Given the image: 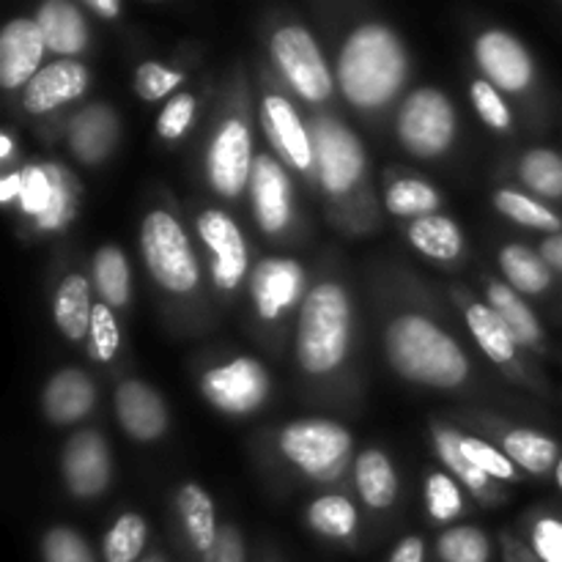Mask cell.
I'll return each mask as SVG.
<instances>
[{
    "mask_svg": "<svg viewBox=\"0 0 562 562\" xmlns=\"http://www.w3.org/2000/svg\"><path fill=\"white\" fill-rule=\"evenodd\" d=\"M115 417L124 434L135 442H157L170 426V412L159 390L140 379H124L113 393Z\"/></svg>",
    "mask_w": 562,
    "mask_h": 562,
    "instance_id": "ffe728a7",
    "label": "cell"
},
{
    "mask_svg": "<svg viewBox=\"0 0 562 562\" xmlns=\"http://www.w3.org/2000/svg\"><path fill=\"white\" fill-rule=\"evenodd\" d=\"M390 368L412 384L456 390L470 379V357L453 335L423 313H401L384 329Z\"/></svg>",
    "mask_w": 562,
    "mask_h": 562,
    "instance_id": "7a4b0ae2",
    "label": "cell"
},
{
    "mask_svg": "<svg viewBox=\"0 0 562 562\" xmlns=\"http://www.w3.org/2000/svg\"><path fill=\"white\" fill-rule=\"evenodd\" d=\"M503 450L514 461L516 470H525L527 475H549L558 470V442L536 428H510L503 437Z\"/></svg>",
    "mask_w": 562,
    "mask_h": 562,
    "instance_id": "4dcf8cb0",
    "label": "cell"
},
{
    "mask_svg": "<svg viewBox=\"0 0 562 562\" xmlns=\"http://www.w3.org/2000/svg\"><path fill=\"white\" fill-rule=\"evenodd\" d=\"M530 543L538 562H562V521L554 516L538 519L532 525Z\"/></svg>",
    "mask_w": 562,
    "mask_h": 562,
    "instance_id": "7dc6e473",
    "label": "cell"
},
{
    "mask_svg": "<svg viewBox=\"0 0 562 562\" xmlns=\"http://www.w3.org/2000/svg\"><path fill=\"white\" fill-rule=\"evenodd\" d=\"M426 508L428 516L439 525H453L464 510L461 483L450 472H431L426 477Z\"/></svg>",
    "mask_w": 562,
    "mask_h": 562,
    "instance_id": "ab89813d",
    "label": "cell"
},
{
    "mask_svg": "<svg viewBox=\"0 0 562 562\" xmlns=\"http://www.w3.org/2000/svg\"><path fill=\"white\" fill-rule=\"evenodd\" d=\"M143 562H162L159 558H148V560H143Z\"/></svg>",
    "mask_w": 562,
    "mask_h": 562,
    "instance_id": "9f6ffc18",
    "label": "cell"
},
{
    "mask_svg": "<svg viewBox=\"0 0 562 562\" xmlns=\"http://www.w3.org/2000/svg\"><path fill=\"white\" fill-rule=\"evenodd\" d=\"M499 272H503L505 283L521 296H536L552 285V269L543 261L541 252L532 247L521 245V241H510L499 250L497 256Z\"/></svg>",
    "mask_w": 562,
    "mask_h": 562,
    "instance_id": "4316f807",
    "label": "cell"
},
{
    "mask_svg": "<svg viewBox=\"0 0 562 562\" xmlns=\"http://www.w3.org/2000/svg\"><path fill=\"white\" fill-rule=\"evenodd\" d=\"M434 450H437L439 461L448 467V472L461 483V486L470 488V492L477 494V497H483V492L488 488V477L483 475L481 470H475V467L467 461V456L461 453L459 431L445 426L434 428Z\"/></svg>",
    "mask_w": 562,
    "mask_h": 562,
    "instance_id": "f35d334b",
    "label": "cell"
},
{
    "mask_svg": "<svg viewBox=\"0 0 562 562\" xmlns=\"http://www.w3.org/2000/svg\"><path fill=\"white\" fill-rule=\"evenodd\" d=\"M195 110H198L195 93L179 91L176 97H170L168 102H165V108L159 110L157 135L168 143L181 140V137L190 132L192 121H195Z\"/></svg>",
    "mask_w": 562,
    "mask_h": 562,
    "instance_id": "bcb514c9",
    "label": "cell"
},
{
    "mask_svg": "<svg viewBox=\"0 0 562 562\" xmlns=\"http://www.w3.org/2000/svg\"><path fill=\"white\" fill-rule=\"evenodd\" d=\"M486 302L494 307L499 318L505 322V327L510 329V335L516 338L519 346H538L543 338V329L538 316L532 313V307L527 305L525 296L519 291L510 289L508 283H499V280H492L486 289Z\"/></svg>",
    "mask_w": 562,
    "mask_h": 562,
    "instance_id": "1f68e13d",
    "label": "cell"
},
{
    "mask_svg": "<svg viewBox=\"0 0 562 562\" xmlns=\"http://www.w3.org/2000/svg\"><path fill=\"white\" fill-rule=\"evenodd\" d=\"M459 448L461 453L467 456L475 470H481L488 481H516L519 470H516L514 461L505 456V450L494 448L492 442L486 439H477L472 434H461L459 431Z\"/></svg>",
    "mask_w": 562,
    "mask_h": 562,
    "instance_id": "60d3db41",
    "label": "cell"
},
{
    "mask_svg": "<svg viewBox=\"0 0 562 562\" xmlns=\"http://www.w3.org/2000/svg\"><path fill=\"white\" fill-rule=\"evenodd\" d=\"M121 346V329L119 318H115L113 307H108L104 302H97L91 318V333H88V355L97 362H110L119 355Z\"/></svg>",
    "mask_w": 562,
    "mask_h": 562,
    "instance_id": "f6af8a7d",
    "label": "cell"
},
{
    "mask_svg": "<svg viewBox=\"0 0 562 562\" xmlns=\"http://www.w3.org/2000/svg\"><path fill=\"white\" fill-rule=\"evenodd\" d=\"M307 274L296 258L269 256L252 267L250 300L261 322H280L307 296Z\"/></svg>",
    "mask_w": 562,
    "mask_h": 562,
    "instance_id": "4fadbf2b",
    "label": "cell"
},
{
    "mask_svg": "<svg viewBox=\"0 0 562 562\" xmlns=\"http://www.w3.org/2000/svg\"><path fill=\"white\" fill-rule=\"evenodd\" d=\"M11 148H14V140H11L9 132H3V137H0V157L11 159Z\"/></svg>",
    "mask_w": 562,
    "mask_h": 562,
    "instance_id": "db71d44e",
    "label": "cell"
},
{
    "mask_svg": "<svg viewBox=\"0 0 562 562\" xmlns=\"http://www.w3.org/2000/svg\"><path fill=\"white\" fill-rule=\"evenodd\" d=\"M307 527L327 541H351L357 536L360 514L346 494H322L305 514Z\"/></svg>",
    "mask_w": 562,
    "mask_h": 562,
    "instance_id": "d6a6232c",
    "label": "cell"
},
{
    "mask_svg": "<svg viewBox=\"0 0 562 562\" xmlns=\"http://www.w3.org/2000/svg\"><path fill=\"white\" fill-rule=\"evenodd\" d=\"M459 130V115L445 91L434 86L406 93L395 115V135L415 159H437L450 151Z\"/></svg>",
    "mask_w": 562,
    "mask_h": 562,
    "instance_id": "8992f818",
    "label": "cell"
},
{
    "mask_svg": "<svg viewBox=\"0 0 562 562\" xmlns=\"http://www.w3.org/2000/svg\"><path fill=\"white\" fill-rule=\"evenodd\" d=\"M176 508H179L187 541H190V547L203 558L220 536L214 499L209 497L206 488L198 486V483H184V486L179 488V497H176Z\"/></svg>",
    "mask_w": 562,
    "mask_h": 562,
    "instance_id": "484cf974",
    "label": "cell"
},
{
    "mask_svg": "<svg viewBox=\"0 0 562 562\" xmlns=\"http://www.w3.org/2000/svg\"><path fill=\"white\" fill-rule=\"evenodd\" d=\"M351 307L349 291L335 280H322L307 291L305 302L296 316V362L311 376H329L338 371L349 357Z\"/></svg>",
    "mask_w": 562,
    "mask_h": 562,
    "instance_id": "3957f363",
    "label": "cell"
},
{
    "mask_svg": "<svg viewBox=\"0 0 562 562\" xmlns=\"http://www.w3.org/2000/svg\"><path fill=\"white\" fill-rule=\"evenodd\" d=\"M269 55L291 91L311 104H322L338 91L335 69H329L318 38L305 25H280L269 38Z\"/></svg>",
    "mask_w": 562,
    "mask_h": 562,
    "instance_id": "52a82bcc",
    "label": "cell"
},
{
    "mask_svg": "<svg viewBox=\"0 0 562 562\" xmlns=\"http://www.w3.org/2000/svg\"><path fill=\"white\" fill-rule=\"evenodd\" d=\"M409 80V49L404 38L384 22L351 27L335 60V82L351 108L373 113L404 91Z\"/></svg>",
    "mask_w": 562,
    "mask_h": 562,
    "instance_id": "6da1fadb",
    "label": "cell"
},
{
    "mask_svg": "<svg viewBox=\"0 0 562 562\" xmlns=\"http://www.w3.org/2000/svg\"><path fill=\"white\" fill-rule=\"evenodd\" d=\"M538 252H541V258L549 263L552 272L562 274V234L547 236V239L541 241V247H538Z\"/></svg>",
    "mask_w": 562,
    "mask_h": 562,
    "instance_id": "f907efd6",
    "label": "cell"
},
{
    "mask_svg": "<svg viewBox=\"0 0 562 562\" xmlns=\"http://www.w3.org/2000/svg\"><path fill=\"white\" fill-rule=\"evenodd\" d=\"M140 256L154 283L168 294H192L201 283V267L190 236L168 209H151L143 217Z\"/></svg>",
    "mask_w": 562,
    "mask_h": 562,
    "instance_id": "277c9868",
    "label": "cell"
},
{
    "mask_svg": "<svg viewBox=\"0 0 562 562\" xmlns=\"http://www.w3.org/2000/svg\"><path fill=\"white\" fill-rule=\"evenodd\" d=\"M437 558L442 562H488L492 541L475 525L448 527L437 541Z\"/></svg>",
    "mask_w": 562,
    "mask_h": 562,
    "instance_id": "74e56055",
    "label": "cell"
},
{
    "mask_svg": "<svg viewBox=\"0 0 562 562\" xmlns=\"http://www.w3.org/2000/svg\"><path fill=\"white\" fill-rule=\"evenodd\" d=\"M93 285L88 283L86 274L69 272L55 289L53 300V318L58 333L66 340H88L91 333V318H93Z\"/></svg>",
    "mask_w": 562,
    "mask_h": 562,
    "instance_id": "cb8c5ba5",
    "label": "cell"
},
{
    "mask_svg": "<svg viewBox=\"0 0 562 562\" xmlns=\"http://www.w3.org/2000/svg\"><path fill=\"white\" fill-rule=\"evenodd\" d=\"M439 203H442V195L434 184L417 179V176H406V179H395L393 184L387 187V195H384V206L393 217L404 220H423L431 217V214H439Z\"/></svg>",
    "mask_w": 562,
    "mask_h": 562,
    "instance_id": "e575fe53",
    "label": "cell"
},
{
    "mask_svg": "<svg viewBox=\"0 0 562 562\" xmlns=\"http://www.w3.org/2000/svg\"><path fill=\"white\" fill-rule=\"evenodd\" d=\"M464 322L475 344L494 366H510L516 360L519 344L488 302H470L464 311Z\"/></svg>",
    "mask_w": 562,
    "mask_h": 562,
    "instance_id": "83f0119b",
    "label": "cell"
},
{
    "mask_svg": "<svg viewBox=\"0 0 562 562\" xmlns=\"http://www.w3.org/2000/svg\"><path fill=\"white\" fill-rule=\"evenodd\" d=\"M272 379L256 357H234L201 376V395L228 417L256 415L269 398Z\"/></svg>",
    "mask_w": 562,
    "mask_h": 562,
    "instance_id": "30bf717a",
    "label": "cell"
},
{
    "mask_svg": "<svg viewBox=\"0 0 562 562\" xmlns=\"http://www.w3.org/2000/svg\"><path fill=\"white\" fill-rule=\"evenodd\" d=\"M409 245L431 261L448 263L464 252V231L448 214H431L409 225Z\"/></svg>",
    "mask_w": 562,
    "mask_h": 562,
    "instance_id": "f546056e",
    "label": "cell"
},
{
    "mask_svg": "<svg viewBox=\"0 0 562 562\" xmlns=\"http://www.w3.org/2000/svg\"><path fill=\"white\" fill-rule=\"evenodd\" d=\"M113 475L110 448L99 431H77L60 450V477L71 497L93 499L104 494Z\"/></svg>",
    "mask_w": 562,
    "mask_h": 562,
    "instance_id": "e0dca14e",
    "label": "cell"
},
{
    "mask_svg": "<svg viewBox=\"0 0 562 562\" xmlns=\"http://www.w3.org/2000/svg\"><path fill=\"white\" fill-rule=\"evenodd\" d=\"M47 49L58 58H80L91 42L88 20L80 5L71 0H47L33 14Z\"/></svg>",
    "mask_w": 562,
    "mask_h": 562,
    "instance_id": "603a6c76",
    "label": "cell"
},
{
    "mask_svg": "<svg viewBox=\"0 0 562 562\" xmlns=\"http://www.w3.org/2000/svg\"><path fill=\"white\" fill-rule=\"evenodd\" d=\"M470 99L472 108H475L477 119L494 132H508L514 126V110L505 102V93L497 91L488 80L477 77L470 86Z\"/></svg>",
    "mask_w": 562,
    "mask_h": 562,
    "instance_id": "7bdbcfd3",
    "label": "cell"
},
{
    "mask_svg": "<svg viewBox=\"0 0 562 562\" xmlns=\"http://www.w3.org/2000/svg\"><path fill=\"white\" fill-rule=\"evenodd\" d=\"M387 562H426V541L420 536H406L390 552Z\"/></svg>",
    "mask_w": 562,
    "mask_h": 562,
    "instance_id": "681fc988",
    "label": "cell"
},
{
    "mask_svg": "<svg viewBox=\"0 0 562 562\" xmlns=\"http://www.w3.org/2000/svg\"><path fill=\"white\" fill-rule=\"evenodd\" d=\"M16 198H20V170L5 173L3 181H0V201L9 206V203H16Z\"/></svg>",
    "mask_w": 562,
    "mask_h": 562,
    "instance_id": "816d5d0a",
    "label": "cell"
},
{
    "mask_svg": "<svg viewBox=\"0 0 562 562\" xmlns=\"http://www.w3.org/2000/svg\"><path fill=\"white\" fill-rule=\"evenodd\" d=\"M86 9L91 14L104 16V20H115L121 14V3L119 0H86Z\"/></svg>",
    "mask_w": 562,
    "mask_h": 562,
    "instance_id": "f5cc1de1",
    "label": "cell"
},
{
    "mask_svg": "<svg viewBox=\"0 0 562 562\" xmlns=\"http://www.w3.org/2000/svg\"><path fill=\"white\" fill-rule=\"evenodd\" d=\"M316 179L329 198H346L366 176V146L355 130L333 115H313L311 121Z\"/></svg>",
    "mask_w": 562,
    "mask_h": 562,
    "instance_id": "ba28073f",
    "label": "cell"
},
{
    "mask_svg": "<svg viewBox=\"0 0 562 562\" xmlns=\"http://www.w3.org/2000/svg\"><path fill=\"white\" fill-rule=\"evenodd\" d=\"M554 477H558V486L562 488V456H560V461H558V470H554Z\"/></svg>",
    "mask_w": 562,
    "mask_h": 562,
    "instance_id": "11a10c76",
    "label": "cell"
},
{
    "mask_svg": "<svg viewBox=\"0 0 562 562\" xmlns=\"http://www.w3.org/2000/svg\"><path fill=\"white\" fill-rule=\"evenodd\" d=\"M494 209L503 214L505 220L516 225H525V228L543 231L547 236L562 234V220L558 212L547 206L543 201L532 198L530 192L514 190V187H503V190L494 192Z\"/></svg>",
    "mask_w": 562,
    "mask_h": 562,
    "instance_id": "836d02e7",
    "label": "cell"
},
{
    "mask_svg": "<svg viewBox=\"0 0 562 562\" xmlns=\"http://www.w3.org/2000/svg\"><path fill=\"white\" fill-rule=\"evenodd\" d=\"M119 132L121 124L115 110L110 104L93 102L82 108L80 113L71 115L66 140H69L71 154L82 165H102L113 154L115 143H119Z\"/></svg>",
    "mask_w": 562,
    "mask_h": 562,
    "instance_id": "44dd1931",
    "label": "cell"
},
{
    "mask_svg": "<svg viewBox=\"0 0 562 562\" xmlns=\"http://www.w3.org/2000/svg\"><path fill=\"white\" fill-rule=\"evenodd\" d=\"M258 121L269 146L296 173H316L311 124H305L300 110L283 93H267L258 104Z\"/></svg>",
    "mask_w": 562,
    "mask_h": 562,
    "instance_id": "9a60e30c",
    "label": "cell"
},
{
    "mask_svg": "<svg viewBox=\"0 0 562 562\" xmlns=\"http://www.w3.org/2000/svg\"><path fill=\"white\" fill-rule=\"evenodd\" d=\"M475 64L483 80L503 93H525L536 80L530 49L503 27H488L475 38Z\"/></svg>",
    "mask_w": 562,
    "mask_h": 562,
    "instance_id": "5bb4252c",
    "label": "cell"
},
{
    "mask_svg": "<svg viewBox=\"0 0 562 562\" xmlns=\"http://www.w3.org/2000/svg\"><path fill=\"white\" fill-rule=\"evenodd\" d=\"M278 450L311 481L335 483L349 467L355 437L349 428L327 417H305L278 434Z\"/></svg>",
    "mask_w": 562,
    "mask_h": 562,
    "instance_id": "5b68a950",
    "label": "cell"
},
{
    "mask_svg": "<svg viewBox=\"0 0 562 562\" xmlns=\"http://www.w3.org/2000/svg\"><path fill=\"white\" fill-rule=\"evenodd\" d=\"M77 181L58 162H33L20 170V198L16 206L42 234H58L75 220Z\"/></svg>",
    "mask_w": 562,
    "mask_h": 562,
    "instance_id": "9c48e42d",
    "label": "cell"
},
{
    "mask_svg": "<svg viewBox=\"0 0 562 562\" xmlns=\"http://www.w3.org/2000/svg\"><path fill=\"white\" fill-rule=\"evenodd\" d=\"M44 562H97L86 538L71 527H49L42 538Z\"/></svg>",
    "mask_w": 562,
    "mask_h": 562,
    "instance_id": "ee69618b",
    "label": "cell"
},
{
    "mask_svg": "<svg viewBox=\"0 0 562 562\" xmlns=\"http://www.w3.org/2000/svg\"><path fill=\"white\" fill-rule=\"evenodd\" d=\"M91 280L99 300L119 311L132 300V272L124 250L115 245H102L91 258Z\"/></svg>",
    "mask_w": 562,
    "mask_h": 562,
    "instance_id": "f1b7e54d",
    "label": "cell"
},
{
    "mask_svg": "<svg viewBox=\"0 0 562 562\" xmlns=\"http://www.w3.org/2000/svg\"><path fill=\"white\" fill-rule=\"evenodd\" d=\"M519 181L538 198H562V154L554 148H530L519 159Z\"/></svg>",
    "mask_w": 562,
    "mask_h": 562,
    "instance_id": "d590c367",
    "label": "cell"
},
{
    "mask_svg": "<svg viewBox=\"0 0 562 562\" xmlns=\"http://www.w3.org/2000/svg\"><path fill=\"white\" fill-rule=\"evenodd\" d=\"M355 486L371 510H387L398 497V472L384 450L368 448L355 459Z\"/></svg>",
    "mask_w": 562,
    "mask_h": 562,
    "instance_id": "d4e9b609",
    "label": "cell"
},
{
    "mask_svg": "<svg viewBox=\"0 0 562 562\" xmlns=\"http://www.w3.org/2000/svg\"><path fill=\"white\" fill-rule=\"evenodd\" d=\"M247 192H250L252 217H256L261 234H283L291 225V217H294V184H291L285 165L274 154H258Z\"/></svg>",
    "mask_w": 562,
    "mask_h": 562,
    "instance_id": "2e32d148",
    "label": "cell"
},
{
    "mask_svg": "<svg viewBox=\"0 0 562 562\" xmlns=\"http://www.w3.org/2000/svg\"><path fill=\"white\" fill-rule=\"evenodd\" d=\"M44 53H49L33 16H16L0 31V86L5 91H25L42 71Z\"/></svg>",
    "mask_w": 562,
    "mask_h": 562,
    "instance_id": "d6986e66",
    "label": "cell"
},
{
    "mask_svg": "<svg viewBox=\"0 0 562 562\" xmlns=\"http://www.w3.org/2000/svg\"><path fill=\"white\" fill-rule=\"evenodd\" d=\"M148 541V525L140 514H121L102 538L104 562H137Z\"/></svg>",
    "mask_w": 562,
    "mask_h": 562,
    "instance_id": "8d00e7d4",
    "label": "cell"
},
{
    "mask_svg": "<svg viewBox=\"0 0 562 562\" xmlns=\"http://www.w3.org/2000/svg\"><path fill=\"white\" fill-rule=\"evenodd\" d=\"M184 80V71L170 69L159 60H146L135 71V93L143 102H159V99L176 97Z\"/></svg>",
    "mask_w": 562,
    "mask_h": 562,
    "instance_id": "b9f144b4",
    "label": "cell"
},
{
    "mask_svg": "<svg viewBox=\"0 0 562 562\" xmlns=\"http://www.w3.org/2000/svg\"><path fill=\"white\" fill-rule=\"evenodd\" d=\"M201 562H247V549L241 532L234 525L220 527L217 541L203 554Z\"/></svg>",
    "mask_w": 562,
    "mask_h": 562,
    "instance_id": "c3c4849f",
    "label": "cell"
},
{
    "mask_svg": "<svg viewBox=\"0 0 562 562\" xmlns=\"http://www.w3.org/2000/svg\"><path fill=\"white\" fill-rule=\"evenodd\" d=\"M91 88V69L80 58H55L42 66L22 91V108L31 115H47L77 102Z\"/></svg>",
    "mask_w": 562,
    "mask_h": 562,
    "instance_id": "ac0fdd59",
    "label": "cell"
},
{
    "mask_svg": "<svg viewBox=\"0 0 562 562\" xmlns=\"http://www.w3.org/2000/svg\"><path fill=\"white\" fill-rule=\"evenodd\" d=\"M195 231L209 252V269L220 291H236L250 272V252L236 220L223 209H203L195 217Z\"/></svg>",
    "mask_w": 562,
    "mask_h": 562,
    "instance_id": "7c38bea8",
    "label": "cell"
},
{
    "mask_svg": "<svg viewBox=\"0 0 562 562\" xmlns=\"http://www.w3.org/2000/svg\"><path fill=\"white\" fill-rule=\"evenodd\" d=\"M252 132L239 115H225L214 130L206 148V179L209 187L225 201H234L250 184L252 165H256Z\"/></svg>",
    "mask_w": 562,
    "mask_h": 562,
    "instance_id": "8fae6325",
    "label": "cell"
},
{
    "mask_svg": "<svg viewBox=\"0 0 562 562\" xmlns=\"http://www.w3.org/2000/svg\"><path fill=\"white\" fill-rule=\"evenodd\" d=\"M97 404V387L80 368H60L42 390V412L53 426H75L91 415Z\"/></svg>",
    "mask_w": 562,
    "mask_h": 562,
    "instance_id": "7402d4cb",
    "label": "cell"
}]
</instances>
